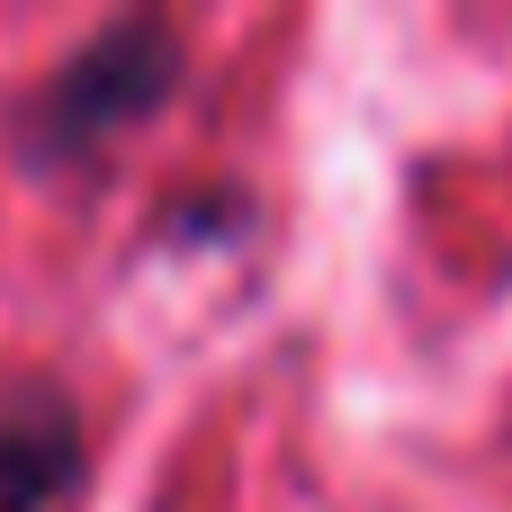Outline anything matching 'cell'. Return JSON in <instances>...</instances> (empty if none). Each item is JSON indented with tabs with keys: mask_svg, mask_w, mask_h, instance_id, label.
<instances>
[{
	"mask_svg": "<svg viewBox=\"0 0 512 512\" xmlns=\"http://www.w3.org/2000/svg\"><path fill=\"white\" fill-rule=\"evenodd\" d=\"M171 90H180V27L153 18V9H135V18L90 27V36L18 99L9 135H18V153H27L36 171H63V162H90L108 135L162 117Z\"/></svg>",
	"mask_w": 512,
	"mask_h": 512,
	"instance_id": "cell-1",
	"label": "cell"
},
{
	"mask_svg": "<svg viewBox=\"0 0 512 512\" xmlns=\"http://www.w3.org/2000/svg\"><path fill=\"white\" fill-rule=\"evenodd\" d=\"M90 486V432L63 378H0V512H72Z\"/></svg>",
	"mask_w": 512,
	"mask_h": 512,
	"instance_id": "cell-2",
	"label": "cell"
}]
</instances>
